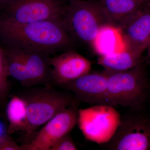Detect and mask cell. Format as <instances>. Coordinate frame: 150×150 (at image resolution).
Returning <instances> with one entry per match:
<instances>
[{
    "label": "cell",
    "instance_id": "d6986e66",
    "mask_svg": "<svg viewBox=\"0 0 150 150\" xmlns=\"http://www.w3.org/2000/svg\"><path fill=\"white\" fill-rule=\"evenodd\" d=\"M10 0H0V11L7 4Z\"/></svg>",
    "mask_w": 150,
    "mask_h": 150
},
{
    "label": "cell",
    "instance_id": "9c48e42d",
    "mask_svg": "<svg viewBox=\"0 0 150 150\" xmlns=\"http://www.w3.org/2000/svg\"><path fill=\"white\" fill-rule=\"evenodd\" d=\"M50 64L51 81L61 86L90 72L92 66L89 60L71 49L51 57Z\"/></svg>",
    "mask_w": 150,
    "mask_h": 150
},
{
    "label": "cell",
    "instance_id": "6da1fadb",
    "mask_svg": "<svg viewBox=\"0 0 150 150\" xmlns=\"http://www.w3.org/2000/svg\"><path fill=\"white\" fill-rule=\"evenodd\" d=\"M0 39L7 47L50 55L69 50L74 41L63 22L56 20L21 24L0 21Z\"/></svg>",
    "mask_w": 150,
    "mask_h": 150
},
{
    "label": "cell",
    "instance_id": "5b68a950",
    "mask_svg": "<svg viewBox=\"0 0 150 150\" xmlns=\"http://www.w3.org/2000/svg\"><path fill=\"white\" fill-rule=\"evenodd\" d=\"M67 6L63 0H10L0 11V21L14 24L63 22Z\"/></svg>",
    "mask_w": 150,
    "mask_h": 150
},
{
    "label": "cell",
    "instance_id": "ac0fdd59",
    "mask_svg": "<svg viewBox=\"0 0 150 150\" xmlns=\"http://www.w3.org/2000/svg\"><path fill=\"white\" fill-rule=\"evenodd\" d=\"M5 129L3 123L0 122V139L5 136Z\"/></svg>",
    "mask_w": 150,
    "mask_h": 150
},
{
    "label": "cell",
    "instance_id": "30bf717a",
    "mask_svg": "<svg viewBox=\"0 0 150 150\" xmlns=\"http://www.w3.org/2000/svg\"><path fill=\"white\" fill-rule=\"evenodd\" d=\"M107 71L88 73L62 86L79 101L103 105L107 88Z\"/></svg>",
    "mask_w": 150,
    "mask_h": 150
},
{
    "label": "cell",
    "instance_id": "ffe728a7",
    "mask_svg": "<svg viewBox=\"0 0 150 150\" xmlns=\"http://www.w3.org/2000/svg\"><path fill=\"white\" fill-rule=\"evenodd\" d=\"M148 59H149V62L150 63V43H149V46H148Z\"/></svg>",
    "mask_w": 150,
    "mask_h": 150
},
{
    "label": "cell",
    "instance_id": "7a4b0ae2",
    "mask_svg": "<svg viewBox=\"0 0 150 150\" xmlns=\"http://www.w3.org/2000/svg\"><path fill=\"white\" fill-rule=\"evenodd\" d=\"M106 71L107 88L103 105H120L132 110H140L150 91L146 73L141 62L126 71Z\"/></svg>",
    "mask_w": 150,
    "mask_h": 150
},
{
    "label": "cell",
    "instance_id": "7402d4cb",
    "mask_svg": "<svg viewBox=\"0 0 150 150\" xmlns=\"http://www.w3.org/2000/svg\"><path fill=\"white\" fill-rule=\"evenodd\" d=\"M65 2L68 3L69 2L73 1H82V0H63Z\"/></svg>",
    "mask_w": 150,
    "mask_h": 150
},
{
    "label": "cell",
    "instance_id": "9a60e30c",
    "mask_svg": "<svg viewBox=\"0 0 150 150\" xmlns=\"http://www.w3.org/2000/svg\"><path fill=\"white\" fill-rule=\"evenodd\" d=\"M5 56L4 48L0 47V100L6 98L8 93L9 85Z\"/></svg>",
    "mask_w": 150,
    "mask_h": 150
},
{
    "label": "cell",
    "instance_id": "44dd1931",
    "mask_svg": "<svg viewBox=\"0 0 150 150\" xmlns=\"http://www.w3.org/2000/svg\"><path fill=\"white\" fill-rule=\"evenodd\" d=\"M138 1H139L140 2L143 3V4H145V3L150 2V0H138Z\"/></svg>",
    "mask_w": 150,
    "mask_h": 150
},
{
    "label": "cell",
    "instance_id": "8992f818",
    "mask_svg": "<svg viewBox=\"0 0 150 150\" xmlns=\"http://www.w3.org/2000/svg\"><path fill=\"white\" fill-rule=\"evenodd\" d=\"M104 146L108 150H150V119L138 115L125 116Z\"/></svg>",
    "mask_w": 150,
    "mask_h": 150
},
{
    "label": "cell",
    "instance_id": "277c9868",
    "mask_svg": "<svg viewBox=\"0 0 150 150\" xmlns=\"http://www.w3.org/2000/svg\"><path fill=\"white\" fill-rule=\"evenodd\" d=\"M63 22L73 40L90 45L101 27L110 25L99 0H82L67 3Z\"/></svg>",
    "mask_w": 150,
    "mask_h": 150
},
{
    "label": "cell",
    "instance_id": "603a6c76",
    "mask_svg": "<svg viewBox=\"0 0 150 150\" xmlns=\"http://www.w3.org/2000/svg\"></svg>",
    "mask_w": 150,
    "mask_h": 150
},
{
    "label": "cell",
    "instance_id": "2e32d148",
    "mask_svg": "<svg viewBox=\"0 0 150 150\" xmlns=\"http://www.w3.org/2000/svg\"><path fill=\"white\" fill-rule=\"evenodd\" d=\"M76 150L78 148L69 133L58 140L49 150Z\"/></svg>",
    "mask_w": 150,
    "mask_h": 150
},
{
    "label": "cell",
    "instance_id": "8fae6325",
    "mask_svg": "<svg viewBox=\"0 0 150 150\" xmlns=\"http://www.w3.org/2000/svg\"><path fill=\"white\" fill-rule=\"evenodd\" d=\"M91 46L99 56L118 53L125 49L120 30L111 25L101 27Z\"/></svg>",
    "mask_w": 150,
    "mask_h": 150
},
{
    "label": "cell",
    "instance_id": "3957f363",
    "mask_svg": "<svg viewBox=\"0 0 150 150\" xmlns=\"http://www.w3.org/2000/svg\"><path fill=\"white\" fill-rule=\"evenodd\" d=\"M20 96L26 105L27 125L25 132L29 136L77 100L69 93L50 87L30 89Z\"/></svg>",
    "mask_w": 150,
    "mask_h": 150
},
{
    "label": "cell",
    "instance_id": "7c38bea8",
    "mask_svg": "<svg viewBox=\"0 0 150 150\" xmlns=\"http://www.w3.org/2000/svg\"><path fill=\"white\" fill-rule=\"evenodd\" d=\"M103 12L111 25L117 27L143 4L138 0H99Z\"/></svg>",
    "mask_w": 150,
    "mask_h": 150
},
{
    "label": "cell",
    "instance_id": "ba28073f",
    "mask_svg": "<svg viewBox=\"0 0 150 150\" xmlns=\"http://www.w3.org/2000/svg\"><path fill=\"white\" fill-rule=\"evenodd\" d=\"M117 28L125 49L142 55L150 43V2L143 4Z\"/></svg>",
    "mask_w": 150,
    "mask_h": 150
},
{
    "label": "cell",
    "instance_id": "5bb4252c",
    "mask_svg": "<svg viewBox=\"0 0 150 150\" xmlns=\"http://www.w3.org/2000/svg\"><path fill=\"white\" fill-rule=\"evenodd\" d=\"M6 115L9 122L8 134L18 131L25 132L27 125V109L21 97L15 96L11 98L7 106Z\"/></svg>",
    "mask_w": 150,
    "mask_h": 150
},
{
    "label": "cell",
    "instance_id": "52a82bcc",
    "mask_svg": "<svg viewBox=\"0 0 150 150\" xmlns=\"http://www.w3.org/2000/svg\"><path fill=\"white\" fill-rule=\"evenodd\" d=\"M77 100L45 123L30 142L21 146V150H49L60 138L70 131L78 122Z\"/></svg>",
    "mask_w": 150,
    "mask_h": 150
},
{
    "label": "cell",
    "instance_id": "e0dca14e",
    "mask_svg": "<svg viewBox=\"0 0 150 150\" xmlns=\"http://www.w3.org/2000/svg\"><path fill=\"white\" fill-rule=\"evenodd\" d=\"M0 150H21V147L8 137L4 136L0 139Z\"/></svg>",
    "mask_w": 150,
    "mask_h": 150
},
{
    "label": "cell",
    "instance_id": "4fadbf2b",
    "mask_svg": "<svg viewBox=\"0 0 150 150\" xmlns=\"http://www.w3.org/2000/svg\"><path fill=\"white\" fill-rule=\"evenodd\" d=\"M142 55L125 49L118 53L99 56L98 64L106 71H122L130 69L141 63Z\"/></svg>",
    "mask_w": 150,
    "mask_h": 150
}]
</instances>
